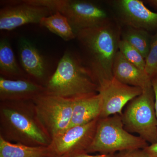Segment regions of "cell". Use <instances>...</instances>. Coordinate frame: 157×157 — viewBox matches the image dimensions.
I'll use <instances>...</instances> for the list:
<instances>
[{"instance_id":"6da1fadb","label":"cell","mask_w":157,"mask_h":157,"mask_svg":"<svg viewBox=\"0 0 157 157\" xmlns=\"http://www.w3.org/2000/svg\"><path fill=\"white\" fill-rule=\"evenodd\" d=\"M121 28L115 18L109 22L76 33L85 56L86 65L99 88L113 78V66L119 51Z\"/></svg>"},{"instance_id":"7a4b0ae2","label":"cell","mask_w":157,"mask_h":157,"mask_svg":"<svg viewBox=\"0 0 157 157\" xmlns=\"http://www.w3.org/2000/svg\"><path fill=\"white\" fill-rule=\"evenodd\" d=\"M0 136L9 142L29 146H48L51 142L33 101H0Z\"/></svg>"},{"instance_id":"3957f363","label":"cell","mask_w":157,"mask_h":157,"mask_svg":"<svg viewBox=\"0 0 157 157\" xmlns=\"http://www.w3.org/2000/svg\"><path fill=\"white\" fill-rule=\"evenodd\" d=\"M45 94L75 100L99 93L91 72L78 56L67 51L45 85Z\"/></svg>"},{"instance_id":"277c9868","label":"cell","mask_w":157,"mask_h":157,"mask_svg":"<svg viewBox=\"0 0 157 157\" xmlns=\"http://www.w3.org/2000/svg\"><path fill=\"white\" fill-rule=\"evenodd\" d=\"M148 145L141 137L128 132L121 116L115 114L99 119L94 137L86 153L115 154L128 150L144 149Z\"/></svg>"},{"instance_id":"5b68a950","label":"cell","mask_w":157,"mask_h":157,"mask_svg":"<svg viewBox=\"0 0 157 157\" xmlns=\"http://www.w3.org/2000/svg\"><path fill=\"white\" fill-rule=\"evenodd\" d=\"M152 85L144 89L140 95L127 104L121 116L124 128L136 133L151 144L157 142V118Z\"/></svg>"},{"instance_id":"8992f818","label":"cell","mask_w":157,"mask_h":157,"mask_svg":"<svg viewBox=\"0 0 157 157\" xmlns=\"http://www.w3.org/2000/svg\"><path fill=\"white\" fill-rule=\"evenodd\" d=\"M41 4L59 11L67 18L76 32L103 25L114 19L107 9L95 3L79 0H41Z\"/></svg>"},{"instance_id":"52a82bcc","label":"cell","mask_w":157,"mask_h":157,"mask_svg":"<svg viewBox=\"0 0 157 157\" xmlns=\"http://www.w3.org/2000/svg\"><path fill=\"white\" fill-rule=\"evenodd\" d=\"M33 102L39 121L51 140L68 128L73 113V100L45 94Z\"/></svg>"},{"instance_id":"ba28073f","label":"cell","mask_w":157,"mask_h":157,"mask_svg":"<svg viewBox=\"0 0 157 157\" xmlns=\"http://www.w3.org/2000/svg\"><path fill=\"white\" fill-rule=\"evenodd\" d=\"M6 3L0 10L1 30L11 31L29 24H39L42 18L54 13L48 8L34 5L28 0Z\"/></svg>"},{"instance_id":"9c48e42d","label":"cell","mask_w":157,"mask_h":157,"mask_svg":"<svg viewBox=\"0 0 157 157\" xmlns=\"http://www.w3.org/2000/svg\"><path fill=\"white\" fill-rule=\"evenodd\" d=\"M109 3L121 25L157 33V13L147 8L143 1L115 0Z\"/></svg>"},{"instance_id":"30bf717a","label":"cell","mask_w":157,"mask_h":157,"mask_svg":"<svg viewBox=\"0 0 157 157\" xmlns=\"http://www.w3.org/2000/svg\"><path fill=\"white\" fill-rule=\"evenodd\" d=\"M99 119L86 124L69 128L53 137L48 147L54 157L86 152L94 137Z\"/></svg>"},{"instance_id":"8fae6325","label":"cell","mask_w":157,"mask_h":157,"mask_svg":"<svg viewBox=\"0 0 157 157\" xmlns=\"http://www.w3.org/2000/svg\"><path fill=\"white\" fill-rule=\"evenodd\" d=\"M143 90L119 81L113 77L111 81L99 88V94L102 101L101 117L105 118L122 115L123 108L132 100L140 95Z\"/></svg>"},{"instance_id":"7c38bea8","label":"cell","mask_w":157,"mask_h":157,"mask_svg":"<svg viewBox=\"0 0 157 157\" xmlns=\"http://www.w3.org/2000/svg\"><path fill=\"white\" fill-rule=\"evenodd\" d=\"M45 94V86L32 78L11 79L0 76V101H33Z\"/></svg>"},{"instance_id":"4fadbf2b","label":"cell","mask_w":157,"mask_h":157,"mask_svg":"<svg viewBox=\"0 0 157 157\" xmlns=\"http://www.w3.org/2000/svg\"><path fill=\"white\" fill-rule=\"evenodd\" d=\"M19 56L26 74L30 78L45 86L48 80L46 63L39 50L30 41L23 39L20 42Z\"/></svg>"},{"instance_id":"5bb4252c","label":"cell","mask_w":157,"mask_h":157,"mask_svg":"<svg viewBox=\"0 0 157 157\" xmlns=\"http://www.w3.org/2000/svg\"><path fill=\"white\" fill-rule=\"evenodd\" d=\"M113 74L122 83L142 90L152 86L151 79L146 72L129 62L119 51L113 62Z\"/></svg>"},{"instance_id":"9a60e30c","label":"cell","mask_w":157,"mask_h":157,"mask_svg":"<svg viewBox=\"0 0 157 157\" xmlns=\"http://www.w3.org/2000/svg\"><path fill=\"white\" fill-rule=\"evenodd\" d=\"M102 110V98L99 93L73 100V113L68 128L100 118Z\"/></svg>"},{"instance_id":"2e32d148","label":"cell","mask_w":157,"mask_h":157,"mask_svg":"<svg viewBox=\"0 0 157 157\" xmlns=\"http://www.w3.org/2000/svg\"><path fill=\"white\" fill-rule=\"evenodd\" d=\"M0 157H54L48 146L13 143L0 136Z\"/></svg>"},{"instance_id":"e0dca14e","label":"cell","mask_w":157,"mask_h":157,"mask_svg":"<svg viewBox=\"0 0 157 157\" xmlns=\"http://www.w3.org/2000/svg\"><path fill=\"white\" fill-rule=\"evenodd\" d=\"M0 73L9 79L29 78L17 64L10 43L6 39L0 42Z\"/></svg>"},{"instance_id":"ac0fdd59","label":"cell","mask_w":157,"mask_h":157,"mask_svg":"<svg viewBox=\"0 0 157 157\" xmlns=\"http://www.w3.org/2000/svg\"><path fill=\"white\" fill-rule=\"evenodd\" d=\"M39 24L65 41H70L76 38V32L71 26L67 18L59 11L43 17Z\"/></svg>"},{"instance_id":"d6986e66","label":"cell","mask_w":157,"mask_h":157,"mask_svg":"<svg viewBox=\"0 0 157 157\" xmlns=\"http://www.w3.org/2000/svg\"><path fill=\"white\" fill-rule=\"evenodd\" d=\"M121 39L135 47L144 58L148 54L152 40V37L148 32L140 29L126 27L121 30Z\"/></svg>"},{"instance_id":"ffe728a7","label":"cell","mask_w":157,"mask_h":157,"mask_svg":"<svg viewBox=\"0 0 157 157\" xmlns=\"http://www.w3.org/2000/svg\"><path fill=\"white\" fill-rule=\"evenodd\" d=\"M119 51L129 62L145 71V59L135 47L123 39L119 43Z\"/></svg>"},{"instance_id":"44dd1931","label":"cell","mask_w":157,"mask_h":157,"mask_svg":"<svg viewBox=\"0 0 157 157\" xmlns=\"http://www.w3.org/2000/svg\"><path fill=\"white\" fill-rule=\"evenodd\" d=\"M145 72L151 79L157 77V32L152 37L150 48L145 58Z\"/></svg>"},{"instance_id":"7402d4cb","label":"cell","mask_w":157,"mask_h":157,"mask_svg":"<svg viewBox=\"0 0 157 157\" xmlns=\"http://www.w3.org/2000/svg\"><path fill=\"white\" fill-rule=\"evenodd\" d=\"M115 157H148L143 149L128 150L118 152Z\"/></svg>"},{"instance_id":"603a6c76","label":"cell","mask_w":157,"mask_h":157,"mask_svg":"<svg viewBox=\"0 0 157 157\" xmlns=\"http://www.w3.org/2000/svg\"><path fill=\"white\" fill-rule=\"evenodd\" d=\"M115 154H100L93 155L89 154L86 152L76 153L72 154L66 155L60 157H115Z\"/></svg>"},{"instance_id":"cb8c5ba5","label":"cell","mask_w":157,"mask_h":157,"mask_svg":"<svg viewBox=\"0 0 157 157\" xmlns=\"http://www.w3.org/2000/svg\"><path fill=\"white\" fill-rule=\"evenodd\" d=\"M143 149L148 157H157V142L148 145Z\"/></svg>"},{"instance_id":"d4e9b609","label":"cell","mask_w":157,"mask_h":157,"mask_svg":"<svg viewBox=\"0 0 157 157\" xmlns=\"http://www.w3.org/2000/svg\"><path fill=\"white\" fill-rule=\"evenodd\" d=\"M152 85L155 94V107L157 118V77L151 79Z\"/></svg>"},{"instance_id":"484cf974","label":"cell","mask_w":157,"mask_h":157,"mask_svg":"<svg viewBox=\"0 0 157 157\" xmlns=\"http://www.w3.org/2000/svg\"><path fill=\"white\" fill-rule=\"evenodd\" d=\"M144 2L153 8L157 9V0H147Z\"/></svg>"}]
</instances>
